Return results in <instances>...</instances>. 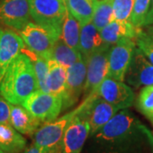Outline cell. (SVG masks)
Instances as JSON below:
<instances>
[{"label":"cell","mask_w":153,"mask_h":153,"mask_svg":"<svg viewBox=\"0 0 153 153\" xmlns=\"http://www.w3.org/2000/svg\"><path fill=\"white\" fill-rule=\"evenodd\" d=\"M0 151H1V149H0Z\"/></svg>","instance_id":"e575fe53"},{"label":"cell","mask_w":153,"mask_h":153,"mask_svg":"<svg viewBox=\"0 0 153 153\" xmlns=\"http://www.w3.org/2000/svg\"><path fill=\"white\" fill-rule=\"evenodd\" d=\"M80 23L67 10L61 25L60 38L72 49L80 51Z\"/></svg>","instance_id":"7402d4cb"},{"label":"cell","mask_w":153,"mask_h":153,"mask_svg":"<svg viewBox=\"0 0 153 153\" xmlns=\"http://www.w3.org/2000/svg\"><path fill=\"white\" fill-rule=\"evenodd\" d=\"M81 109L72 118L66 128L63 141V153H81L82 148L90 134V127L88 119L82 112Z\"/></svg>","instance_id":"8fae6325"},{"label":"cell","mask_w":153,"mask_h":153,"mask_svg":"<svg viewBox=\"0 0 153 153\" xmlns=\"http://www.w3.org/2000/svg\"><path fill=\"white\" fill-rule=\"evenodd\" d=\"M150 7L151 0H134L130 22L135 27H145Z\"/></svg>","instance_id":"4316f807"},{"label":"cell","mask_w":153,"mask_h":153,"mask_svg":"<svg viewBox=\"0 0 153 153\" xmlns=\"http://www.w3.org/2000/svg\"><path fill=\"white\" fill-rule=\"evenodd\" d=\"M10 124L22 134L33 136L43 123L23 105L12 104Z\"/></svg>","instance_id":"2e32d148"},{"label":"cell","mask_w":153,"mask_h":153,"mask_svg":"<svg viewBox=\"0 0 153 153\" xmlns=\"http://www.w3.org/2000/svg\"><path fill=\"white\" fill-rule=\"evenodd\" d=\"M112 2L113 0H99L92 19L93 24L99 31L114 20Z\"/></svg>","instance_id":"d4e9b609"},{"label":"cell","mask_w":153,"mask_h":153,"mask_svg":"<svg viewBox=\"0 0 153 153\" xmlns=\"http://www.w3.org/2000/svg\"><path fill=\"white\" fill-rule=\"evenodd\" d=\"M111 46V44H104L85 59L87 74L83 89L84 98L99 95V88L107 76L108 57Z\"/></svg>","instance_id":"5b68a950"},{"label":"cell","mask_w":153,"mask_h":153,"mask_svg":"<svg viewBox=\"0 0 153 153\" xmlns=\"http://www.w3.org/2000/svg\"><path fill=\"white\" fill-rule=\"evenodd\" d=\"M86 74V60L83 57L67 68L66 90L62 98L63 110L72 106L79 100L85 86Z\"/></svg>","instance_id":"7c38bea8"},{"label":"cell","mask_w":153,"mask_h":153,"mask_svg":"<svg viewBox=\"0 0 153 153\" xmlns=\"http://www.w3.org/2000/svg\"><path fill=\"white\" fill-rule=\"evenodd\" d=\"M24 153H43V151L33 143L32 146L26 149Z\"/></svg>","instance_id":"1f68e13d"},{"label":"cell","mask_w":153,"mask_h":153,"mask_svg":"<svg viewBox=\"0 0 153 153\" xmlns=\"http://www.w3.org/2000/svg\"><path fill=\"white\" fill-rule=\"evenodd\" d=\"M22 52L25 53L26 55H27L28 57L32 60L36 78H37V82H38V90H41L43 92H48L47 84H46L48 71H49L48 60L35 55L34 53L28 50L26 47L22 49Z\"/></svg>","instance_id":"cb8c5ba5"},{"label":"cell","mask_w":153,"mask_h":153,"mask_svg":"<svg viewBox=\"0 0 153 153\" xmlns=\"http://www.w3.org/2000/svg\"><path fill=\"white\" fill-rule=\"evenodd\" d=\"M140 29V28L135 27L131 22H121L114 19L100 31V33L104 43L114 45L123 38L134 40Z\"/></svg>","instance_id":"e0dca14e"},{"label":"cell","mask_w":153,"mask_h":153,"mask_svg":"<svg viewBox=\"0 0 153 153\" xmlns=\"http://www.w3.org/2000/svg\"><path fill=\"white\" fill-rule=\"evenodd\" d=\"M137 107L153 123V85L142 88L137 99Z\"/></svg>","instance_id":"484cf974"},{"label":"cell","mask_w":153,"mask_h":153,"mask_svg":"<svg viewBox=\"0 0 153 153\" xmlns=\"http://www.w3.org/2000/svg\"><path fill=\"white\" fill-rule=\"evenodd\" d=\"M134 0H113V18L121 22H130Z\"/></svg>","instance_id":"83f0119b"},{"label":"cell","mask_w":153,"mask_h":153,"mask_svg":"<svg viewBox=\"0 0 153 153\" xmlns=\"http://www.w3.org/2000/svg\"><path fill=\"white\" fill-rule=\"evenodd\" d=\"M88 153H152L153 134L128 110L117 111L90 135Z\"/></svg>","instance_id":"6da1fadb"},{"label":"cell","mask_w":153,"mask_h":153,"mask_svg":"<svg viewBox=\"0 0 153 153\" xmlns=\"http://www.w3.org/2000/svg\"><path fill=\"white\" fill-rule=\"evenodd\" d=\"M48 61L49 71L46 81L48 92L63 98L66 90L67 69L53 59H50Z\"/></svg>","instance_id":"ffe728a7"},{"label":"cell","mask_w":153,"mask_h":153,"mask_svg":"<svg viewBox=\"0 0 153 153\" xmlns=\"http://www.w3.org/2000/svg\"><path fill=\"white\" fill-rule=\"evenodd\" d=\"M27 140L11 124H0V149L7 152H23Z\"/></svg>","instance_id":"ac0fdd59"},{"label":"cell","mask_w":153,"mask_h":153,"mask_svg":"<svg viewBox=\"0 0 153 153\" xmlns=\"http://www.w3.org/2000/svg\"><path fill=\"white\" fill-rule=\"evenodd\" d=\"M146 31L148 33H150V34H152L153 36V24H152V25H149V26H147V27H146Z\"/></svg>","instance_id":"d6a6232c"},{"label":"cell","mask_w":153,"mask_h":153,"mask_svg":"<svg viewBox=\"0 0 153 153\" xmlns=\"http://www.w3.org/2000/svg\"><path fill=\"white\" fill-rule=\"evenodd\" d=\"M82 112L86 117L90 127V135L102 128L117 111L112 105L97 96H88L82 101Z\"/></svg>","instance_id":"9c48e42d"},{"label":"cell","mask_w":153,"mask_h":153,"mask_svg":"<svg viewBox=\"0 0 153 153\" xmlns=\"http://www.w3.org/2000/svg\"><path fill=\"white\" fill-rule=\"evenodd\" d=\"M152 24H153V0H151V7H150V10H149L147 18L146 21L145 27Z\"/></svg>","instance_id":"4dcf8cb0"},{"label":"cell","mask_w":153,"mask_h":153,"mask_svg":"<svg viewBox=\"0 0 153 153\" xmlns=\"http://www.w3.org/2000/svg\"><path fill=\"white\" fill-rule=\"evenodd\" d=\"M82 55L79 50L72 49L64 41L59 38L52 49V59L66 69L82 59Z\"/></svg>","instance_id":"603a6c76"},{"label":"cell","mask_w":153,"mask_h":153,"mask_svg":"<svg viewBox=\"0 0 153 153\" xmlns=\"http://www.w3.org/2000/svg\"><path fill=\"white\" fill-rule=\"evenodd\" d=\"M68 11L83 25L92 22L99 0H64Z\"/></svg>","instance_id":"44dd1931"},{"label":"cell","mask_w":153,"mask_h":153,"mask_svg":"<svg viewBox=\"0 0 153 153\" xmlns=\"http://www.w3.org/2000/svg\"><path fill=\"white\" fill-rule=\"evenodd\" d=\"M22 105L43 124L56 119L63 110L62 98L41 90L29 95Z\"/></svg>","instance_id":"8992f818"},{"label":"cell","mask_w":153,"mask_h":153,"mask_svg":"<svg viewBox=\"0 0 153 153\" xmlns=\"http://www.w3.org/2000/svg\"><path fill=\"white\" fill-rule=\"evenodd\" d=\"M30 18L28 0H0V24L20 32Z\"/></svg>","instance_id":"4fadbf2b"},{"label":"cell","mask_w":153,"mask_h":153,"mask_svg":"<svg viewBox=\"0 0 153 153\" xmlns=\"http://www.w3.org/2000/svg\"><path fill=\"white\" fill-rule=\"evenodd\" d=\"M136 46L153 65V36L140 28L134 39Z\"/></svg>","instance_id":"f1b7e54d"},{"label":"cell","mask_w":153,"mask_h":153,"mask_svg":"<svg viewBox=\"0 0 153 153\" xmlns=\"http://www.w3.org/2000/svg\"><path fill=\"white\" fill-rule=\"evenodd\" d=\"M135 48V41L128 38H121L112 45L108 57L107 76L115 80L124 82L126 72Z\"/></svg>","instance_id":"52a82bcc"},{"label":"cell","mask_w":153,"mask_h":153,"mask_svg":"<svg viewBox=\"0 0 153 153\" xmlns=\"http://www.w3.org/2000/svg\"><path fill=\"white\" fill-rule=\"evenodd\" d=\"M12 104L0 94V124H10Z\"/></svg>","instance_id":"f546056e"},{"label":"cell","mask_w":153,"mask_h":153,"mask_svg":"<svg viewBox=\"0 0 153 153\" xmlns=\"http://www.w3.org/2000/svg\"><path fill=\"white\" fill-rule=\"evenodd\" d=\"M100 97L112 105L118 111L130 107L134 102L135 94L129 85L106 76L98 89Z\"/></svg>","instance_id":"30bf717a"},{"label":"cell","mask_w":153,"mask_h":153,"mask_svg":"<svg viewBox=\"0 0 153 153\" xmlns=\"http://www.w3.org/2000/svg\"><path fill=\"white\" fill-rule=\"evenodd\" d=\"M104 44L105 43L101 38L100 31L95 27L93 22L81 25L80 52L84 60Z\"/></svg>","instance_id":"d6986e66"},{"label":"cell","mask_w":153,"mask_h":153,"mask_svg":"<svg viewBox=\"0 0 153 153\" xmlns=\"http://www.w3.org/2000/svg\"><path fill=\"white\" fill-rule=\"evenodd\" d=\"M60 27L29 22L19 34L28 50L49 60L52 59L54 45L60 38Z\"/></svg>","instance_id":"3957f363"},{"label":"cell","mask_w":153,"mask_h":153,"mask_svg":"<svg viewBox=\"0 0 153 153\" xmlns=\"http://www.w3.org/2000/svg\"><path fill=\"white\" fill-rule=\"evenodd\" d=\"M31 18L38 24L61 27L67 8L64 0H28Z\"/></svg>","instance_id":"ba28073f"},{"label":"cell","mask_w":153,"mask_h":153,"mask_svg":"<svg viewBox=\"0 0 153 153\" xmlns=\"http://www.w3.org/2000/svg\"><path fill=\"white\" fill-rule=\"evenodd\" d=\"M38 90L31 59L22 52L9 66L0 82V94L13 105H22L29 95Z\"/></svg>","instance_id":"7a4b0ae2"},{"label":"cell","mask_w":153,"mask_h":153,"mask_svg":"<svg viewBox=\"0 0 153 153\" xmlns=\"http://www.w3.org/2000/svg\"><path fill=\"white\" fill-rule=\"evenodd\" d=\"M124 81L135 88L153 85V65L138 47L134 49Z\"/></svg>","instance_id":"5bb4252c"},{"label":"cell","mask_w":153,"mask_h":153,"mask_svg":"<svg viewBox=\"0 0 153 153\" xmlns=\"http://www.w3.org/2000/svg\"><path fill=\"white\" fill-rule=\"evenodd\" d=\"M0 153H14V152H4V151H0ZM20 153H24V152H20Z\"/></svg>","instance_id":"836d02e7"},{"label":"cell","mask_w":153,"mask_h":153,"mask_svg":"<svg viewBox=\"0 0 153 153\" xmlns=\"http://www.w3.org/2000/svg\"><path fill=\"white\" fill-rule=\"evenodd\" d=\"M25 48V44L13 30L0 28V82L9 66Z\"/></svg>","instance_id":"9a60e30c"},{"label":"cell","mask_w":153,"mask_h":153,"mask_svg":"<svg viewBox=\"0 0 153 153\" xmlns=\"http://www.w3.org/2000/svg\"><path fill=\"white\" fill-rule=\"evenodd\" d=\"M81 109L80 105L55 120L44 123L33 134V143L43 153H53L62 151V141L67 127L72 118Z\"/></svg>","instance_id":"277c9868"}]
</instances>
